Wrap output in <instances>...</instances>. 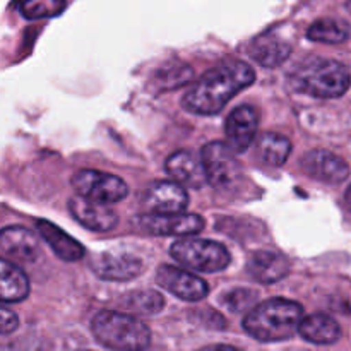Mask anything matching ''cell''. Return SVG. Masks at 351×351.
I'll return each mask as SVG.
<instances>
[{"mask_svg": "<svg viewBox=\"0 0 351 351\" xmlns=\"http://www.w3.org/2000/svg\"><path fill=\"white\" fill-rule=\"evenodd\" d=\"M256 81V72L247 62L226 58L206 72L187 93L182 105L195 115H215L226 103Z\"/></svg>", "mask_w": 351, "mask_h": 351, "instance_id": "6da1fadb", "label": "cell"}, {"mask_svg": "<svg viewBox=\"0 0 351 351\" xmlns=\"http://www.w3.org/2000/svg\"><path fill=\"white\" fill-rule=\"evenodd\" d=\"M304 321V307L287 298H271L257 304L243 319L247 335L263 343L291 338Z\"/></svg>", "mask_w": 351, "mask_h": 351, "instance_id": "7a4b0ae2", "label": "cell"}, {"mask_svg": "<svg viewBox=\"0 0 351 351\" xmlns=\"http://www.w3.org/2000/svg\"><path fill=\"white\" fill-rule=\"evenodd\" d=\"M291 84L315 98H339L350 89L351 74L345 64L332 58H308L293 72Z\"/></svg>", "mask_w": 351, "mask_h": 351, "instance_id": "3957f363", "label": "cell"}, {"mask_svg": "<svg viewBox=\"0 0 351 351\" xmlns=\"http://www.w3.org/2000/svg\"><path fill=\"white\" fill-rule=\"evenodd\" d=\"M91 331L105 348L113 351H146L151 331L143 321L129 314L101 311L93 317Z\"/></svg>", "mask_w": 351, "mask_h": 351, "instance_id": "277c9868", "label": "cell"}, {"mask_svg": "<svg viewBox=\"0 0 351 351\" xmlns=\"http://www.w3.org/2000/svg\"><path fill=\"white\" fill-rule=\"evenodd\" d=\"M171 257L182 266L199 273H219L230 266L228 249L215 240L204 239H185L177 240L170 249Z\"/></svg>", "mask_w": 351, "mask_h": 351, "instance_id": "5b68a950", "label": "cell"}, {"mask_svg": "<svg viewBox=\"0 0 351 351\" xmlns=\"http://www.w3.org/2000/svg\"><path fill=\"white\" fill-rule=\"evenodd\" d=\"M201 160L208 173V182L218 191H232L242 182V165L226 143L215 141L206 144Z\"/></svg>", "mask_w": 351, "mask_h": 351, "instance_id": "8992f818", "label": "cell"}, {"mask_svg": "<svg viewBox=\"0 0 351 351\" xmlns=\"http://www.w3.org/2000/svg\"><path fill=\"white\" fill-rule=\"evenodd\" d=\"M75 194L99 204H115L129 194L127 184L117 175L98 170H79L71 180Z\"/></svg>", "mask_w": 351, "mask_h": 351, "instance_id": "52a82bcc", "label": "cell"}, {"mask_svg": "<svg viewBox=\"0 0 351 351\" xmlns=\"http://www.w3.org/2000/svg\"><path fill=\"white\" fill-rule=\"evenodd\" d=\"M156 281L160 287L185 302H199L209 293V287L204 280L180 267L168 266V264L158 267Z\"/></svg>", "mask_w": 351, "mask_h": 351, "instance_id": "ba28073f", "label": "cell"}, {"mask_svg": "<svg viewBox=\"0 0 351 351\" xmlns=\"http://www.w3.org/2000/svg\"><path fill=\"white\" fill-rule=\"evenodd\" d=\"M259 129V113L254 106L240 105L226 119V144L233 153H243L250 147Z\"/></svg>", "mask_w": 351, "mask_h": 351, "instance_id": "9c48e42d", "label": "cell"}, {"mask_svg": "<svg viewBox=\"0 0 351 351\" xmlns=\"http://www.w3.org/2000/svg\"><path fill=\"white\" fill-rule=\"evenodd\" d=\"M89 267L98 278L106 281H130L143 271V263L127 252H101L93 256Z\"/></svg>", "mask_w": 351, "mask_h": 351, "instance_id": "30bf717a", "label": "cell"}, {"mask_svg": "<svg viewBox=\"0 0 351 351\" xmlns=\"http://www.w3.org/2000/svg\"><path fill=\"white\" fill-rule=\"evenodd\" d=\"M204 219L199 215H146L141 218V226L151 235L158 237H191L204 228Z\"/></svg>", "mask_w": 351, "mask_h": 351, "instance_id": "8fae6325", "label": "cell"}, {"mask_svg": "<svg viewBox=\"0 0 351 351\" xmlns=\"http://www.w3.org/2000/svg\"><path fill=\"white\" fill-rule=\"evenodd\" d=\"M302 168L312 178L324 184H341L350 177V165L341 156L326 149L308 151L302 158Z\"/></svg>", "mask_w": 351, "mask_h": 351, "instance_id": "7c38bea8", "label": "cell"}, {"mask_svg": "<svg viewBox=\"0 0 351 351\" xmlns=\"http://www.w3.org/2000/svg\"><path fill=\"white\" fill-rule=\"evenodd\" d=\"M144 204L151 215H177L189 204V194L177 182H154L144 194Z\"/></svg>", "mask_w": 351, "mask_h": 351, "instance_id": "4fadbf2b", "label": "cell"}, {"mask_svg": "<svg viewBox=\"0 0 351 351\" xmlns=\"http://www.w3.org/2000/svg\"><path fill=\"white\" fill-rule=\"evenodd\" d=\"M0 252L10 263H33L40 256V243L24 226H5L0 233Z\"/></svg>", "mask_w": 351, "mask_h": 351, "instance_id": "5bb4252c", "label": "cell"}, {"mask_svg": "<svg viewBox=\"0 0 351 351\" xmlns=\"http://www.w3.org/2000/svg\"><path fill=\"white\" fill-rule=\"evenodd\" d=\"M69 211L77 223L93 232H110L119 225V216L106 204L75 195L69 201Z\"/></svg>", "mask_w": 351, "mask_h": 351, "instance_id": "9a60e30c", "label": "cell"}, {"mask_svg": "<svg viewBox=\"0 0 351 351\" xmlns=\"http://www.w3.org/2000/svg\"><path fill=\"white\" fill-rule=\"evenodd\" d=\"M167 173L182 187L201 189L208 182V173L202 160L189 151H175L165 163Z\"/></svg>", "mask_w": 351, "mask_h": 351, "instance_id": "2e32d148", "label": "cell"}, {"mask_svg": "<svg viewBox=\"0 0 351 351\" xmlns=\"http://www.w3.org/2000/svg\"><path fill=\"white\" fill-rule=\"evenodd\" d=\"M245 269L254 281L267 285L283 280L290 271V264L281 254L273 250H257L249 257Z\"/></svg>", "mask_w": 351, "mask_h": 351, "instance_id": "e0dca14e", "label": "cell"}, {"mask_svg": "<svg viewBox=\"0 0 351 351\" xmlns=\"http://www.w3.org/2000/svg\"><path fill=\"white\" fill-rule=\"evenodd\" d=\"M36 230L41 235V239L51 247V250H53L62 261L75 263V261L84 257V247H82L77 240L69 237L65 232H62V230L58 228V226H55L53 223L47 221V219H38Z\"/></svg>", "mask_w": 351, "mask_h": 351, "instance_id": "ac0fdd59", "label": "cell"}, {"mask_svg": "<svg viewBox=\"0 0 351 351\" xmlns=\"http://www.w3.org/2000/svg\"><path fill=\"white\" fill-rule=\"evenodd\" d=\"M298 332L314 345H332L341 338V328L332 317L324 314H312L304 317Z\"/></svg>", "mask_w": 351, "mask_h": 351, "instance_id": "d6986e66", "label": "cell"}, {"mask_svg": "<svg viewBox=\"0 0 351 351\" xmlns=\"http://www.w3.org/2000/svg\"><path fill=\"white\" fill-rule=\"evenodd\" d=\"M29 295V280L21 267L2 259L0 264V297L5 304L23 302Z\"/></svg>", "mask_w": 351, "mask_h": 351, "instance_id": "ffe728a7", "label": "cell"}, {"mask_svg": "<svg viewBox=\"0 0 351 351\" xmlns=\"http://www.w3.org/2000/svg\"><path fill=\"white\" fill-rule=\"evenodd\" d=\"M290 51L291 47L287 41H283L281 38L274 36L271 33L256 38L254 43L250 45V55H252L254 60L269 69L283 64L290 57Z\"/></svg>", "mask_w": 351, "mask_h": 351, "instance_id": "44dd1931", "label": "cell"}, {"mask_svg": "<svg viewBox=\"0 0 351 351\" xmlns=\"http://www.w3.org/2000/svg\"><path fill=\"white\" fill-rule=\"evenodd\" d=\"M291 153V143L280 134L266 132L257 141V156L269 167H281Z\"/></svg>", "mask_w": 351, "mask_h": 351, "instance_id": "7402d4cb", "label": "cell"}, {"mask_svg": "<svg viewBox=\"0 0 351 351\" xmlns=\"http://www.w3.org/2000/svg\"><path fill=\"white\" fill-rule=\"evenodd\" d=\"M307 36L308 40L319 41V43H345L350 38V26L348 23L339 19H319L308 27Z\"/></svg>", "mask_w": 351, "mask_h": 351, "instance_id": "603a6c76", "label": "cell"}, {"mask_svg": "<svg viewBox=\"0 0 351 351\" xmlns=\"http://www.w3.org/2000/svg\"><path fill=\"white\" fill-rule=\"evenodd\" d=\"M192 77H194L192 67H189L187 64H182V62H173V64L163 65L154 74L153 84L156 86L158 91H170V89H177L187 84Z\"/></svg>", "mask_w": 351, "mask_h": 351, "instance_id": "cb8c5ba5", "label": "cell"}, {"mask_svg": "<svg viewBox=\"0 0 351 351\" xmlns=\"http://www.w3.org/2000/svg\"><path fill=\"white\" fill-rule=\"evenodd\" d=\"M67 0H23L19 3V12L26 19H47L60 16L64 12Z\"/></svg>", "mask_w": 351, "mask_h": 351, "instance_id": "d4e9b609", "label": "cell"}, {"mask_svg": "<svg viewBox=\"0 0 351 351\" xmlns=\"http://www.w3.org/2000/svg\"><path fill=\"white\" fill-rule=\"evenodd\" d=\"M123 305L134 312H143V314H158L163 311L165 300L158 291H132L127 297H123Z\"/></svg>", "mask_w": 351, "mask_h": 351, "instance_id": "484cf974", "label": "cell"}, {"mask_svg": "<svg viewBox=\"0 0 351 351\" xmlns=\"http://www.w3.org/2000/svg\"><path fill=\"white\" fill-rule=\"evenodd\" d=\"M257 295L250 290H237L228 295V305L233 311H245L249 305L254 304Z\"/></svg>", "mask_w": 351, "mask_h": 351, "instance_id": "4316f807", "label": "cell"}, {"mask_svg": "<svg viewBox=\"0 0 351 351\" xmlns=\"http://www.w3.org/2000/svg\"><path fill=\"white\" fill-rule=\"evenodd\" d=\"M2 315H0V324H2V335H10L12 331H16L17 326H19V319L14 314L10 308H7L5 305L2 307Z\"/></svg>", "mask_w": 351, "mask_h": 351, "instance_id": "83f0119b", "label": "cell"}, {"mask_svg": "<svg viewBox=\"0 0 351 351\" xmlns=\"http://www.w3.org/2000/svg\"><path fill=\"white\" fill-rule=\"evenodd\" d=\"M199 351H240L233 346L228 345H211V346H206V348H201Z\"/></svg>", "mask_w": 351, "mask_h": 351, "instance_id": "f1b7e54d", "label": "cell"}, {"mask_svg": "<svg viewBox=\"0 0 351 351\" xmlns=\"http://www.w3.org/2000/svg\"><path fill=\"white\" fill-rule=\"evenodd\" d=\"M345 202L346 206H348V209L351 211V185L348 187V191H346V195H345Z\"/></svg>", "mask_w": 351, "mask_h": 351, "instance_id": "f546056e", "label": "cell"}]
</instances>
